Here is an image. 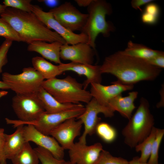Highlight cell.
I'll list each match as a JSON object with an SVG mask.
<instances>
[{
	"instance_id": "37",
	"label": "cell",
	"mask_w": 164,
	"mask_h": 164,
	"mask_svg": "<svg viewBox=\"0 0 164 164\" xmlns=\"http://www.w3.org/2000/svg\"><path fill=\"white\" fill-rule=\"evenodd\" d=\"M152 0H132L131 2L132 7L136 10L139 9L141 11L142 10L140 7L142 6L152 2Z\"/></svg>"
},
{
	"instance_id": "2",
	"label": "cell",
	"mask_w": 164,
	"mask_h": 164,
	"mask_svg": "<svg viewBox=\"0 0 164 164\" xmlns=\"http://www.w3.org/2000/svg\"><path fill=\"white\" fill-rule=\"evenodd\" d=\"M0 15L12 26L23 42L28 44L35 41H57L63 44L66 43L63 39L48 29L32 12L7 7Z\"/></svg>"
},
{
	"instance_id": "27",
	"label": "cell",
	"mask_w": 164,
	"mask_h": 164,
	"mask_svg": "<svg viewBox=\"0 0 164 164\" xmlns=\"http://www.w3.org/2000/svg\"><path fill=\"white\" fill-rule=\"evenodd\" d=\"M164 135V129L157 128L154 140L148 163L149 164H158L159 151L161 142Z\"/></svg>"
},
{
	"instance_id": "3",
	"label": "cell",
	"mask_w": 164,
	"mask_h": 164,
	"mask_svg": "<svg viewBox=\"0 0 164 164\" xmlns=\"http://www.w3.org/2000/svg\"><path fill=\"white\" fill-rule=\"evenodd\" d=\"M87 11L88 18L81 32L87 36V43L95 50V41L99 34L108 37L115 30L113 24L106 19V15L112 13V7L105 0H93L87 7Z\"/></svg>"
},
{
	"instance_id": "7",
	"label": "cell",
	"mask_w": 164,
	"mask_h": 164,
	"mask_svg": "<svg viewBox=\"0 0 164 164\" xmlns=\"http://www.w3.org/2000/svg\"><path fill=\"white\" fill-rule=\"evenodd\" d=\"M12 106L18 120L5 118L7 124L14 128L20 124L36 120L45 111L43 104L36 95L16 94L12 98Z\"/></svg>"
},
{
	"instance_id": "15",
	"label": "cell",
	"mask_w": 164,
	"mask_h": 164,
	"mask_svg": "<svg viewBox=\"0 0 164 164\" xmlns=\"http://www.w3.org/2000/svg\"><path fill=\"white\" fill-rule=\"evenodd\" d=\"M103 150L100 143L87 145L78 141L69 149L70 161L74 164H95Z\"/></svg>"
},
{
	"instance_id": "42",
	"label": "cell",
	"mask_w": 164,
	"mask_h": 164,
	"mask_svg": "<svg viewBox=\"0 0 164 164\" xmlns=\"http://www.w3.org/2000/svg\"><path fill=\"white\" fill-rule=\"evenodd\" d=\"M8 93V92L6 91H0V97L6 95Z\"/></svg>"
},
{
	"instance_id": "17",
	"label": "cell",
	"mask_w": 164,
	"mask_h": 164,
	"mask_svg": "<svg viewBox=\"0 0 164 164\" xmlns=\"http://www.w3.org/2000/svg\"><path fill=\"white\" fill-rule=\"evenodd\" d=\"M61 71H72L80 75H84L86 79L83 84L84 89L86 90L89 84L92 83L101 84L102 73L100 70V65L79 63L70 62L59 64Z\"/></svg>"
},
{
	"instance_id": "21",
	"label": "cell",
	"mask_w": 164,
	"mask_h": 164,
	"mask_svg": "<svg viewBox=\"0 0 164 164\" xmlns=\"http://www.w3.org/2000/svg\"><path fill=\"white\" fill-rule=\"evenodd\" d=\"M37 96L41 101L45 111L48 113L61 112L75 108L82 104L62 103L56 99L42 87L39 89Z\"/></svg>"
},
{
	"instance_id": "19",
	"label": "cell",
	"mask_w": 164,
	"mask_h": 164,
	"mask_svg": "<svg viewBox=\"0 0 164 164\" xmlns=\"http://www.w3.org/2000/svg\"><path fill=\"white\" fill-rule=\"evenodd\" d=\"M138 94V93L136 91L130 92L127 96L124 97L121 94H119L110 101L108 106L129 120L132 115L133 111L136 108L134 102Z\"/></svg>"
},
{
	"instance_id": "10",
	"label": "cell",
	"mask_w": 164,
	"mask_h": 164,
	"mask_svg": "<svg viewBox=\"0 0 164 164\" xmlns=\"http://www.w3.org/2000/svg\"><path fill=\"white\" fill-rule=\"evenodd\" d=\"M55 19L68 30L74 32L81 31L88 17V14L81 13L70 2H65L49 11Z\"/></svg>"
},
{
	"instance_id": "39",
	"label": "cell",
	"mask_w": 164,
	"mask_h": 164,
	"mask_svg": "<svg viewBox=\"0 0 164 164\" xmlns=\"http://www.w3.org/2000/svg\"><path fill=\"white\" fill-rule=\"evenodd\" d=\"M129 164H149L148 163H143L141 162L139 160V157L136 156L134 157L132 160L129 162ZM158 164H162L158 163Z\"/></svg>"
},
{
	"instance_id": "20",
	"label": "cell",
	"mask_w": 164,
	"mask_h": 164,
	"mask_svg": "<svg viewBox=\"0 0 164 164\" xmlns=\"http://www.w3.org/2000/svg\"><path fill=\"white\" fill-rule=\"evenodd\" d=\"M23 125L18 126L15 131L11 134H5L4 152L7 159L11 160L26 142L24 135Z\"/></svg>"
},
{
	"instance_id": "31",
	"label": "cell",
	"mask_w": 164,
	"mask_h": 164,
	"mask_svg": "<svg viewBox=\"0 0 164 164\" xmlns=\"http://www.w3.org/2000/svg\"><path fill=\"white\" fill-rule=\"evenodd\" d=\"M30 0H5L4 5L6 7H9L22 11L32 12V5Z\"/></svg>"
},
{
	"instance_id": "8",
	"label": "cell",
	"mask_w": 164,
	"mask_h": 164,
	"mask_svg": "<svg viewBox=\"0 0 164 164\" xmlns=\"http://www.w3.org/2000/svg\"><path fill=\"white\" fill-rule=\"evenodd\" d=\"M85 110V107L81 104L78 107L58 113H48L45 111L36 120L22 123L19 125H31L42 133L49 135L51 131L55 128L68 119L77 118Z\"/></svg>"
},
{
	"instance_id": "38",
	"label": "cell",
	"mask_w": 164,
	"mask_h": 164,
	"mask_svg": "<svg viewBox=\"0 0 164 164\" xmlns=\"http://www.w3.org/2000/svg\"><path fill=\"white\" fill-rule=\"evenodd\" d=\"M93 0H76L75 1L80 7H88Z\"/></svg>"
},
{
	"instance_id": "18",
	"label": "cell",
	"mask_w": 164,
	"mask_h": 164,
	"mask_svg": "<svg viewBox=\"0 0 164 164\" xmlns=\"http://www.w3.org/2000/svg\"><path fill=\"white\" fill-rule=\"evenodd\" d=\"M63 44L57 41L48 43L44 41H35L28 44L27 50L38 53L44 58L60 64L62 63L60 52V47Z\"/></svg>"
},
{
	"instance_id": "14",
	"label": "cell",
	"mask_w": 164,
	"mask_h": 164,
	"mask_svg": "<svg viewBox=\"0 0 164 164\" xmlns=\"http://www.w3.org/2000/svg\"><path fill=\"white\" fill-rule=\"evenodd\" d=\"M95 50L87 43H80L72 45L66 43L60 47V58L73 63L92 64Z\"/></svg>"
},
{
	"instance_id": "40",
	"label": "cell",
	"mask_w": 164,
	"mask_h": 164,
	"mask_svg": "<svg viewBox=\"0 0 164 164\" xmlns=\"http://www.w3.org/2000/svg\"><path fill=\"white\" fill-rule=\"evenodd\" d=\"M0 89H10V87L4 82L0 80Z\"/></svg>"
},
{
	"instance_id": "26",
	"label": "cell",
	"mask_w": 164,
	"mask_h": 164,
	"mask_svg": "<svg viewBox=\"0 0 164 164\" xmlns=\"http://www.w3.org/2000/svg\"><path fill=\"white\" fill-rule=\"evenodd\" d=\"M95 133L103 141L107 143L112 142L117 137V133L115 129L104 122H100L98 124Z\"/></svg>"
},
{
	"instance_id": "12",
	"label": "cell",
	"mask_w": 164,
	"mask_h": 164,
	"mask_svg": "<svg viewBox=\"0 0 164 164\" xmlns=\"http://www.w3.org/2000/svg\"><path fill=\"white\" fill-rule=\"evenodd\" d=\"M83 125L80 119H68L53 129L50 135L53 137L64 149H69L74 144L75 138L80 134Z\"/></svg>"
},
{
	"instance_id": "11",
	"label": "cell",
	"mask_w": 164,
	"mask_h": 164,
	"mask_svg": "<svg viewBox=\"0 0 164 164\" xmlns=\"http://www.w3.org/2000/svg\"><path fill=\"white\" fill-rule=\"evenodd\" d=\"M32 12L50 29H53L69 45L80 43H87L88 38L85 34H76L66 28L54 18L49 12H46L37 5H32Z\"/></svg>"
},
{
	"instance_id": "36",
	"label": "cell",
	"mask_w": 164,
	"mask_h": 164,
	"mask_svg": "<svg viewBox=\"0 0 164 164\" xmlns=\"http://www.w3.org/2000/svg\"><path fill=\"white\" fill-rule=\"evenodd\" d=\"M144 12L158 17L160 13V9L157 4L150 2L146 5Z\"/></svg>"
},
{
	"instance_id": "33",
	"label": "cell",
	"mask_w": 164,
	"mask_h": 164,
	"mask_svg": "<svg viewBox=\"0 0 164 164\" xmlns=\"http://www.w3.org/2000/svg\"><path fill=\"white\" fill-rule=\"evenodd\" d=\"M150 65L159 68L164 67V53L145 60Z\"/></svg>"
},
{
	"instance_id": "43",
	"label": "cell",
	"mask_w": 164,
	"mask_h": 164,
	"mask_svg": "<svg viewBox=\"0 0 164 164\" xmlns=\"http://www.w3.org/2000/svg\"><path fill=\"white\" fill-rule=\"evenodd\" d=\"M65 164H73V163H71L70 161H67V162L66 161L65 162Z\"/></svg>"
},
{
	"instance_id": "23",
	"label": "cell",
	"mask_w": 164,
	"mask_h": 164,
	"mask_svg": "<svg viewBox=\"0 0 164 164\" xmlns=\"http://www.w3.org/2000/svg\"><path fill=\"white\" fill-rule=\"evenodd\" d=\"M123 54L145 60H147L164 52L153 50L144 45L129 41L127 48L121 51Z\"/></svg>"
},
{
	"instance_id": "30",
	"label": "cell",
	"mask_w": 164,
	"mask_h": 164,
	"mask_svg": "<svg viewBox=\"0 0 164 164\" xmlns=\"http://www.w3.org/2000/svg\"><path fill=\"white\" fill-rule=\"evenodd\" d=\"M95 164H129V162L122 158L113 156L109 152L103 149Z\"/></svg>"
},
{
	"instance_id": "35",
	"label": "cell",
	"mask_w": 164,
	"mask_h": 164,
	"mask_svg": "<svg viewBox=\"0 0 164 164\" xmlns=\"http://www.w3.org/2000/svg\"><path fill=\"white\" fill-rule=\"evenodd\" d=\"M158 17L144 12L141 16V20L144 23L153 25L157 22Z\"/></svg>"
},
{
	"instance_id": "9",
	"label": "cell",
	"mask_w": 164,
	"mask_h": 164,
	"mask_svg": "<svg viewBox=\"0 0 164 164\" xmlns=\"http://www.w3.org/2000/svg\"><path fill=\"white\" fill-rule=\"evenodd\" d=\"M87 104L84 112L77 118L84 125V131L78 141L85 144L87 136L95 133L96 127L100 122L101 118L98 114L102 113L105 117H111L114 115L115 111L110 108L101 105L93 97Z\"/></svg>"
},
{
	"instance_id": "1",
	"label": "cell",
	"mask_w": 164,
	"mask_h": 164,
	"mask_svg": "<svg viewBox=\"0 0 164 164\" xmlns=\"http://www.w3.org/2000/svg\"><path fill=\"white\" fill-rule=\"evenodd\" d=\"M100 70L102 74L113 75L121 84L132 85L141 81L154 80L161 72L146 61L125 55L121 51L106 57Z\"/></svg>"
},
{
	"instance_id": "22",
	"label": "cell",
	"mask_w": 164,
	"mask_h": 164,
	"mask_svg": "<svg viewBox=\"0 0 164 164\" xmlns=\"http://www.w3.org/2000/svg\"><path fill=\"white\" fill-rule=\"evenodd\" d=\"M32 63L33 67L42 75L44 79H53L63 73L59 65H53L42 57H33Z\"/></svg>"
},
{
	"instance_id": "24",
	"label": "cell",
	"mask_w": 164,
	"mask_h": 164,
	"mask_svg": "<svg viewBox=\"0 0 164 164\" xmlns=\"http://www.w3.org/2000/svg\"><path fill=\"white\" fill-rule=\"evenodd\" d=\"M11 160L13 164H39V162L36 152L29 142H26Z\"/></svg>"
},
{
	"instance_id": "13",
	"label": "cell",
	"mask_w": 164,
	"mask_h": 164,
	"mask_svg": "<svg viewBox=\"0 0 164 164\" xmlns=\"http://www.w3.org/2000/svg\"><path fill=\"white\" fill-rule=\"evenodd\" d=\"M27 125L23 127L26 142H33L38 146L48 150L56 159H63L64 150L53 137L42 133L32 125Z\"/></svg>"
},
{
	"instance_id": "6",
	"label": "cell",
	"mask_w": 164,
	"mask_h": 164,
	"mask_svg": "<svg viewBox=\"0 0 164 164\" xmlns=\"http://www.w3.org/2000/svg\"><path fill=\"white\" fill-rule=\"evenodd\" d=\"M2 81L16 94L36 95L44 80L42 75L33 67H25L22 73L13 74L8 72L2 74Z\"/></svg>"
},
{
	"instance_id": "16",
	"label": "cell",
	"mask_w": 164,
	"mask_h": 164,
	"mask_svg": "<svg viewBox=\"0 0 164 164\" xmlns=\"http://www.w3.org/2000/svg\"><path fill=\"white\" fill-rule=\"evenodd\" d=\"M111 84L108 86L94 83L91 84L90 92L92 97L101 105L108 107L111 100L123 92L131 90L134 87V85H124L117 81L112 82Z\"/></svg>"
},
{
	"instance_id": "32",
	"label": "cell",
	"mask_w": 164,
	"mask_h": 164,
	"mask_svg": "<svg viewBox=\"0 0 164 164\" xmlns=\"http://www.w3.org/2000/svg\"><path fill=\"white\" fill-rule=\"evenodd\" d=\"M12 43V41L5 39L0 46V73L2 72L3 67L8 62L7 53Z\"/></svg>"
},
{
	"instance_id": "28",
	"label": "cell",
	"mask_w": 164,
	"mask_h": 164,
	"mask_svg": "<svg viewBox=\"0 0 164 164\" xmlns=\"http://www.w3.org/2000/svg\"><path fill=\"white\" fill-rule=\"evenodd\" d=\"M42 164H65L63 159L55 158L48 150L39 146L34 149Z\"/></svg>"
},
{
	"instance_id": "4",
	"label": "cell",
	"mask_w": 164,
	"mask_h": 164,
	"mask_svg": "<svg viewBox=\"0 0 164 164\" xmlns=\"http://www.w3.org/2000/svg\"><path fill=\"white\" fill-rule=\"evenodd\" d=\"M42 87L62 103L87 104L92 98L90 91L84 89L83 84L70 76L44 80Z\"/></svg>"
},
{
	"instance_id": "41",
	"label": "cell",
	"mask_w": 164,
	"mask_h": 164,
	"mask_svg": "<svg viewBox=\"0 0 164 164\" xmlns=\"http://www.w3.org/2000/svg\"><path fill=\"white\" fill-rule=\"evenodd\" d=\"M7 8L4 5L0 4V15L5 12Z\"/></svg>"
},
{
	"instance_id": "34",
	"label": "cell",
	"mask_w": 164,
	"mask_h": 164,
	"mask_svg": "<svg viewBox=\"0 0 164 164\" xmlns=\"http://www.w3.org/2000/svg\"><path fill=\"white\" fill-rule=\"evenodd\" d=\"M5 134L3 128H0V164H6V159L4 152Z\"/></svg>"
},
{
	"instance_id": "5",
	"label": "cell",
	"mask_w": 164,
	"mask_h": 164,
	"mask_svg": "<svg viewBox=\"0 0 164 164\" xmlns=\"http://www.w3.org/2000/svg\"><path fill=\"white\" fill-rule=\"evenodd\" d=\"M128 120L122 134L125 143L131 148H135L149 135L154 126V118L146 98L140 99L138 107Z\"/></svg>"
},
{
	"instance_id": "29",
	"label": "cell",
	"mask_w": 164,
	"mask_h": 164,
	"mask_svg": "<svg viewBox=\"0 0 164 164\" xmlns=\"http://www.w3.org/2000/svg\"><path fill=\"white\" fill-rule=\"evenodd\" d=\"M0 36L5 39L19 42H23L22 39L12 26L0 17Z\"/></svg>"
},
{
	"instance_id": "25",
	"label": "cell",
	"mask_w": 164,
	"mask_h": 164,
	"mask_svg": "<svg viewBox=\"0 0 164 164\" xmlns=\"http://www.w3.org/2000/svg\"><path fill=\"white\" fill-rule=\"evenodd\" d=\"M157 128L153 126L149 135L135 147L136 151L140 152H141V156L139 157V160L141 162L147 163L150 157Z\"/></svg>"
}]
</instances>
